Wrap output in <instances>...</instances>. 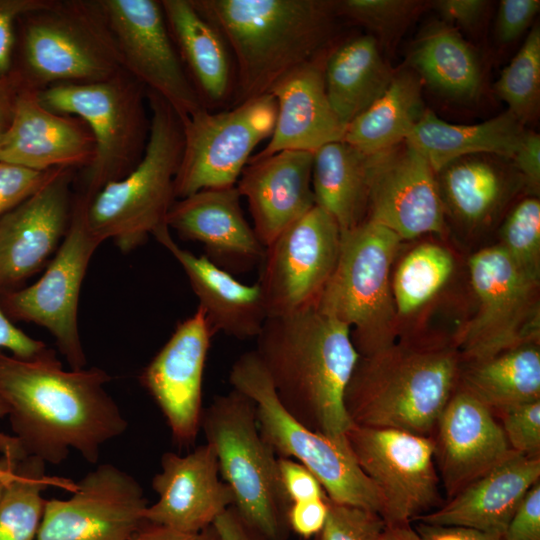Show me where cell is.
<instances>
[{"instance_id":"6da1fadb","label":"cell","mask_w":540,"mask_h":540,"mask_svg":"<svg viewBox=\"0 0 540 540\" xmlns=\"http://www.w3.org/2000/svg\"><path fill=\"white\" fill-rule=\"evenodd\" d=\"M97 367L63 368L53 350L21 358L0 350V417L8 416L25 457L59 465L72 450L96 463L128 422Z\"/></svg>"},{"instance_id":"7a4b0ae2","label":"cell","mask_w":540,"mask_h":540,"mask_svg":"<svg viewBox=\"0 0 540 540\" xmlns=\"http://www.w3.org/2000/svg\"><path fill=\"white\" fill-rule=\"evenodd\" d=\"M256 340L283 407L311 430L344 438L352 426L344 394L360 358L351 329L312 307L268 317Z\"/></svg>"},{"instance_id":"3957f363","label":"cell","mask_w":540,"mask_h":540,"mask_svg":"<svg viewBox=\"0 0 540 540\" xmlns=\"http://www.w3.org/2000/svg\"><path fill=\"white\" fill-rule=\"evenodd\" d=\"M227 42L235 65L230 107L269 93L299 65L335 45L330 0H191Z\"/></svg>"},{"instance_id":"277c9868","label":"cell","mask_w":540,"mask_h":540,"mask_svg":"<svg viewBox=\"0 0 540 540\" xmlns=\"http://www.w3.org/2000/svg\"><path fill=\"white\" fill-rule=\"evenodd\" d=\"M461 363L455 347L410 343L360 356L344 394L352 425L432 436Z\"/></svg>"},{"instance_id":"5b68a950","label":"cell","mask_w":540,"mask_h":540,"mask_svg":"<svg viewBox=\"0 0 540 540\" xmlns=\"http://www.w3.org/2000/svg\"><path fill=\"white\" fill-rule=\"evenodd\" d=\"M147 103L150 132L141 160L122 179L105 185L86 210L89 232L101 243L112 239L125 253L166 225L183 153L179 115L153 91L147 90Z\"/></svg>"},{"instance_id":"8992f818","label":"cell","mask_w":540,"mask_h":540,"mask_svg":"<svg viewBox=\"0 0 540 540\" xmlns=\"http://www.w3.org/2000/svg\"><path fill=\"white\" fill-rule=\"evenodd\" d=\"M17 26L20 60L13 71L24 88L99 82L124 68L100 0H53Z\"/></svg>"},{"instance_id":"52a82bcc","label":"cell","mask_w":540,"mask_h":540,"mask_svg":"<svg viewBox=\"0 0 540 540\" xmlns=\"http://www.w3.org/2000/svg\"><path fill=\"white\" fill-rule=\"evenodd\" d=\"M201 429L232 492V506L265 540H287L290 502L278 457L260 434L253 402L235 389L216 396L203 410Z\"/></svg>"},{"instance_id":"ba28073f","label":"cell","mask_w":540,"mask_h":540,"mask_svg":"<svg viewBox=\"0 0 540 540\" xmlns=\"http://www.w3.org/2000/svg\"><path fill=\"white\" fill-rule=\"evenodd\" d=\"M37 95L47 109L80 118L92 133L94 157L81 169L77 192L89 202L141 160L150 132L147 88L124 68L104 81L56 84Z\"/></svg>"},{"instance_id":"9c48e42d","label":"cell","mask_w":540,"mask_h":540,"mask_svg":"<svg viewBox=\"0 0 540 540\" xmlns=\"http://www.w3.org/2000/svg\"><path fill=\"white\" fill-rule=\"evenodd\" d=\"M229 382L232 389L253 402L260 434L277 457L293 459L306 467L329 500L381 515V494L359 467L346 436L330 438L296 420L279 401L254 350L236 359Z\"/></svg>"},{"instance_id":"30bf717a","label":"cell","mask_w":540,"mask_h":540,"mask_svg":"<svg viewBox=\"0 0 540 540\" xmlns=\"http://www.w3.org/2000/svg\"><path fill=\"white\" fill-rule=\"evenodd\" d=\"M401 238L364 219L341 234L338 261L316 308L352 329L360 356L376 354L395 343L398 317L390 271Z\"/></svg>"},{"instance_id":"8fae6325","label":"cell","mask_w":540,"mask_h":540,"mask_svg":"<svg viewBox=\"0 0 540 540\" xmlns=\"http://www.w3.org/2000/svg\"><path fill=\"white\" fill-rule=\"evenodd\" d=\"M469 273L479 305L455 338L462 361L538 343L539 280L525 273L500 245L471 256Z\"/></svg>"},{"instance_id":"7c38bea8","label":"cell","mask_w":540,"mask_h":540,"mask_svg":"<svg viewBox=\"0 0 540 540\" xmlns=\"http://www.w3.org/2000/svg\"><path fill=\"white\" fill-rule=\"evenodd\" d=\"M277 106L270 93L181 120L183 153L174 181L176 199L203 189L235 186L252 152L273 133Z\"/></svg>"},{"instance_id":"4fadbf2b","label":"cell","mask_w":540,"mask_h":540,"mask_svg":"<svg viewBox=\"0 0 540 540\" xmlns=\"http://www.w3.org/2000/svg\"><path fill=\"white\" fill-rule=\"evenodd\" d=\"M88 203L74 195L67 233L44 274L34 284L6 294L0 304L6 315L46 328L71 369L87 364L78 330V302L88 264L101 244L87 227Z\"/></svg>"},{"instance_id":"5bb4252c","label":"cell","mask_w":540,"mask_h":540,"mask_svg":"<svg viewBox=\"0 0 540 540\" xmlns=\"http://www.w3.org/2000/svg\"><path fill=\"white\" fill-rule=\"evenodd\" d=\"M346 439L381 494L386 525L411 523L442 504L432 436L352 425Z\"/></svg>"},{"instance_id":"9a60e30c","label":"cell","mask_w":540,"mask_h":540,"mask_svg":"<svg viewBox=\"0 0 540 540\" xmlns=\"http://www.w3.org/2000/svg\"><path fill=\"white\" fill-rule=\"evenodd\" d=\"M340 247L338 224L318 205L265 247L257 283L268 317L316 307L334 272Z\"/></svg>"},{"instance_id":"2e32d148","label":"cell","mask_w":540,"mask_h":540,"mask_svg":"<svg viewBox=\"0 0 540 540\" xmlns=\"http://www.w3.org/2000/svg\"><path fill=\"white\" fill-rule=\"evenodd\" d=\"M71 493L46 500L35 540H131L145 523L142 486L113 464L98 465Z\"/></svg>"},{"instance_id":"e0dca14e","label":"cell","mask_w":540,"mask_h":540,"mask_svg":"<svg viewBox=\"0 0 540 540\" xmlns=\"http://www.w3.org/2000/svg\"><path fill=\"white\" fill-rule=\"evenodd\" d=\"M123 67L183 120L204 109L170 36L161 2L100 0Z\"/></svg>"},{"instance_id":"ac0fdd59","label":"cell","mask_w":540,"mask_h":540,"mask_svg":"<svg viewBox=\"0 0 540 540\" xmlns=\"http://www.w3.org/2000/svg\"><path fill=\"white\" fill-rule=\"evenodd\" d=\"M366 219L403 239L445 232L437 174L405 141L367 156Z\"/></svg>"},{"instance_id":"d6986e66","label":"cell","mask_w":540,"mask_h":540,"mask_svg":"<svg viewBox=\"0 0 540 540\" xmlns=\"http://www.w3.org/2000/svg\"><path fill=\"white\" fill-rule=\"evenodd\" d=\"M213 336L197 308L177 325L140 376L180 446L194 444L201 429L203 374Z\"/></svg>"},{"instance_id":"ffe728a7","label":"cell","mask_w":540,"mask_h":540,"mask_svg":"<svg viewBox=\"0 0 540 540\" xmlns=\"http://www.w3.org/2000/svg\"><path fill=\"white\" fill-rule=\"evenodd\" d=\"M74 168H60L37 192L0 218V289L11 288L56 253L71 219Z\"/></svg>"},{"instance_id":"44dd1931","label":"cell","mask_w":540,"mask_h":540,"mask_svg":"<svg viewBox=\"0 0 540 540\" xmlns=\"http://www.w3.org/2000/svg\"><path fill=\"white\" fill-rule=\"evenodd\" d=\"M432 438L448 499L519 454L510 447L492 411L461 388L446 404Z\"/></svg>"},{"instance_id":"7402d4cb","label":"cell","mask_w":540,"mask_h":540,"mask_svg":"<svg viewBox=\"0 0 540 540\" xmlns=\"http://www.w3.org/2000/svg\"><path fill=\"white\" fill-rule=\"evenodd\" d=\"M152 480L158 500L148 505L146 522L182 532H199L234 504L230 488L220 480L213 448L205 443L180 455L166 452Z\"/></svg>"},{"instance_id":"603a6c76","label":"cell","mask_w":540,"mask_h":540,"mask_svg":"<svg viewBox=\"0 0 540 540\" xmlns=\"http://www.w3.org/2000/svg\"><path fill=\"white\" fill-rule=\"evenodd\" d=\"M94 153V138L83 120L49 110L37 91L21 89L11 121L0 133V162L38 171L83 169Z\"/></svg>"},{"instance_id":"cb8c5ba5","label":"cell","mask_w":540,"mask_h":540,"mask_svg":"<svg viewBox=\"0 0 540 540\" xmlns=\"http://www.w3.org/2000/svg\"><path fill=\"white\" fill-rule=\"evenodd\" d=\"M235 186L203 189L176 199L166 225L182 239L199 242L210 261L228 272L260 264L265 247L245 219Z\"/></svg>"},{"instance_id":"d4e9b609","label":"cell","mask_w":540,"mask_h":540,"mask_svg":"<svg viewBox=\"0 0 540 540\" xmlns=\"http://www.w3.org/2000/svg\"><path fill=\"white\" fill-rule=\"evenodd\" d=\"M329 50L294 68L271 88L269 93L277 106L274 130L266 146L250 159L284 150L314 153L342 140L346 127L334 112L325 88L324 63Z\"/></svg>"},{"instance_id":"484cf974","label":"cell","mask_w":540,"mask_h":540,"mask_svg":"<svg viewBox=\"0 0 540 540\" xmlns=\"http://www.w3.org/2000/svg\"><path fill=\"white\" fill-rule=\"evenodd\" d=\"M312 165L313 153L284 150L250 159L243 169L236 188L247 200L252 227L264 247L316 205Z\"/></svg>"},{"instance_id":"4316f807","label":"cell","mask_w":540,"mask_h":540,"mask_svg":"<svg viewBox=\"0 0 540 540\" xmlns=\"http://www.w3.org/2000/svg\"><path fill=\"white\" fill-rule=\"evenodd\" d=\"M183 268L213 334L256 338L268 314L258 283L247 285L206 256L181 248L164 225L152 234Z\"/></svg>"},{"instance_id":"83f0119b","label":"cell","mask_w":540,"mask_h":540,"mask_svg":"<svg viewBox=\"0 0 540 540\" xmlns=\"http://www.w3.org/2000/svg\"><path fill=\"white\" fill-rule=\"evenodd\" d=\"M540 481V457L517 454L414 521L474 528L503 537L528 490Z\"/></svg>"},{"instance_id":"f1b7e54d","label":"cell","mask_w":540,"mask_h":540,"mask_svg":"<svg viewBox=\"0 0 540 540\" xmlns=\"http://www.w3.org/2000/svg\"><path fill=\"white\" fill-rule=\"evenodd\" d=\"M160 2L174 46L203 106L210 111L229 108L235 91V65L227 42L191 0Z\"/></svg>"},{"instance_id":"f546056e","label":"cell","mask_w":540,"mask_h":540,"mask_svg":"<svg viewBox=\"0 0 540 540\" xmlns=\"http://www.w3.org/2000/svg\"><path fill=\"white\" fill-rule=\"evenodd\" d=\"M525 132L508 110L487 121L460 125L425 110L405 142L418 151L435 173L461 157L488 154L511 159Z\"/></svg>"},{"instance_id":"4dcf8cb0","label":"cell","mask_w":540,"mask_h":540,"mask_svg":"<svg viewBox=\"0 0 540 540\" xmlns=\"http://www.w3.org/2000/svg\"><path fill=\"white\" fill-rule=\"evenodd\" d=\"M393 75L370 34L349 38L329 50L324 63L326 93L345 127L384 93Z\"/></svg>"},{"instance_id":"1f68e13d","label":"cell","mask_w":540,"mask_h":540,"mask_svg":"<svg viewBox=\"0 0 540 540\" xmlns=\"http://www.w3.org/2000/svg\"><path fill=\"white\" fill-rule=\"evenodd\" d=\"M408 62L421 81L449 98L472 100L480 92L482 69L477 54L447 22H435L424 29Z\"/></svg>"},{"instance_id":"d6a6232c","label":"cell","mask_w":540,"mask_h":540,"mask_svg":"<svg viewBox=\"0 0 540 540\" xmlns=\"http://www.w3.org/2000/svg\"><path fill=\"white\" fill-rule=\"evenodd\" d=\"M421 91L412 69L394 72L384 93L346 126L341 141L366 156L404 142L426 110Z\"/></svg>"},{"instance_id":"836d02e7","label":"cell","mask_w":540,"mask_h":540,"mask_svg":"<svg viewBox=\"0 0 540 540\" xmlns=\"http://www.w3.org/2000/svg\"><path fill=\"white\" fill-rule=\"evenodd\" d=\"M459 380L495 415L510 407L540 400V350L523 345L477 361H463Z\"/></svg>"},{"instance_id":"e575fe53","label":"cell","mask_w":540,"mask_h":540,"mask_svg":"<svg viewBox=\"0 0 540 540\" xmlns=\"http://www.w3.org/2000/svg\"><path fill=\"white\" fill-rule=\"evenodd\" d=\"M312 188L316 205L328 212L341 234L359 225L367 213V156L343 141L313 153Z\"/></svg>"},{"instance_id":"d590c367","label":"cell","mask_w":540,"mask_h":540,"mask_svg":"<svg viewBox=\"0 0 540 540\" xmlns=\"http://www.w3.org/2000/svg\"><path fill=\"white\" fill-rule=\"evenodd\" d=\"M75 486L70 479L48 475L38 458L20 460L0 498V540H35L46 503L43 491L59 487L72 492Z\"/></svg>"},{"instance_id":"8d00e7d4","label":"cell","mask_w":540,"mask_h":540,"mask_svg":"<svg viewBox=\"0 0 540 540\" xmlns=\"http://www.w3.org/2000/svg\"><path fill=\"white\" fill-rule=\"evenodd\" d=\"M488 154L461 157L436 174H441L445 200L456 216L468 223H480L499 206L504 193L502 171Z\"/></svg>"},{"instance_id":"74e56055","label":"cell","mask_w":540,"mask_h":540,"mask_svg":"<svg viewBox=\"0 0 540 540\" xmlns=\"http://www.w3.org/2000/svg\"><path fill=\"white\" fill-rule=\"evenodd\" d=\"M454 270L452 254L442 246L423 243L397 267L391 288L397 315H408L428 303Z\"/></svg>"},{"instance_id":"f35d334b","label":"cell","mask_w":540,"mask_h":540,"mask_svg":"<svg viewBox=\"0 0 540 540\" xmlns=\"http://www.w3.org/2000/svg\"><path fill=\"white\" fill-rule=\"evenodd\" d=\"M495 91L522 124L536 115L540 99V29L534 26L502 70Z\"/></svg>"},{"instance_id":"ab89813d","label":"cell","mask_w":540,"mask_h":540,"mask_svg":"<svg viewBox=\"0 0 540 540\" xmlns=\"http://www.w3.org/2000/svg\"><path fill=\"white\" fill-rule=\"evenodd\" d=\"M424 7L415 0H342L336 1L339 17H345L369 29L379 43L391 46Z\"/></svg>"},{"instance_id":"60d3db41","label":"cell","mask_w":540,"mask_h":540,"mask_svg":"<svg viewBox=\"0 0 540 540\" xmlns=\"http://www.w3.org/2000/svg\"><path fill=\"white\" fill-rule=\"evenodd\" d=\"M500 246L529 276L540 274V201L536 197L520 201L501 229Z\"/></svg>"},{"instance_id":"b9f144b4","label":"cell","mask_w":540,"mask_h":540,"mask_svg":"<svg viewBox=\"0 0 540 540\" xmlns=\"http://www.w3.org/2000/svg\"><path fill=\"white\" fill-rule=\"evenodd\" d=\"M385 526L377 512L328 499V515L315 540H377Z\"/></svg>"},{"instance_id":"7bdbcfd3","label":"cell","mask_w":540,"mask_h":540,"mask_svg":"<svg viewBox=\"0 0 540 540\" xmlns=\"http://www.w3.org/2000/svg\"><path fill=\"white\" fill-rule=\"evenodd\" d=\"M510 447L527 457H540V400L516 405L498 413Z\"/></svg>"},{"instance_id":"ee69618b","label":"cell","mask_w":540,"mask_h":540,"mask_svg":"<svg viewBox=\"0 0 540 540\" xmlns=\"http://www.w3.org/2000/svg\"><path fill=\"white\" fill-rule=\"evenodd\" d=\"M58 169L38 171L0 162V218L37 192Z\"/></svg>"},{"instance_id":"f6af8a7d","label":"cell","mask_w":540,"mask_h":540,"mask_svg":"<svg viewBox=\"0 0 540 540\" xmlns=\"http://www.w3.org/2000/svg\"><path fill=\"white\" fill-rule=\"evenodd\" d=\"M53 0H0V78L14 68L15 29L24 15L49 6Z\"/></svg>"},{"instance_id":"bcb514c9","label":"cell","mask_w":540,"mask_h":540,"mask_svg":"<svg viewBox=\"0 0 540 540\" xmlns=\"http://www.w3.org/2000/svg\"><path fill=\"white\" fill-rule=\"evenodd\" d=\"M539 9V0L500 1L495 24V33L499 42L511 43L522 36Z\"/></svg>"},{"instance_id":"7dc6e473","label":"cell","mask_w":540,"mask_h":540,"mask_svg":"<svg viewBox=\"0 0 540 540\" xmlns=\"http://www.w3.org/2000/svg\"><path fill=\"white\" fill-rule=\"evenodd\" d=\"M278 466L290 504L327 497L317 478L302 464L290 458L278 457Z\"/></svg>"},{"instance_id":"c3c4849f","label":"cell","mask_w":540,"mask_h":540,"mask_svg":"<svg viewBox=\"0 0 540 540\" xmlns=\"http://www.w3.org/2000/svg\"><path fill=\"white\" fill-rule=\"evenodd\" d=\"M504 540H540V481L525 494L514 512Z\"/></svg>"},{"instance_id":"681fc988","label":"cell","mask_w":540,"mask_h":540,"mask_svg":"<svg viewBox=\"0 0 540 540\" xmlns=\"http://www.w3.org/2000/svg\"><path fill=\"white\" fill-rule=\"evenodd\" d=\"M328 515V498H318L290 504L287 512L289 529L302 538L315 536Z\"/></svg>"},{"instance_id":"f907efd6","label":"cell","mask_w":540,"mask_h":540,"mask_svg":"<svg viewBox=\"0 0 540 540\" xmlns=\"http://www.w3.org/2000/svg\"><path fill=\"white\" fill-rule=\"evenodd\" d=\"M526 183L534 190L540 183V136L525 130L522 139L510 159Z\"/></svg>"},{"instance_id":"816d5d0a","label":"cell","mask_w":540,"mask_h":540,"mask_svg":"<svg viewBox=\"0 0 540 540\" xmlns=\"http://www.w3.org/2000/svg\"><path fill=\"white\" fill-rule=\"evenodd\" d=\"M431 4L446 21L469 29L479 24L488 6L483 0H437Z\"/></svg>"},{"instance_id":"f5cc1de1","label":"cell","mask_w":540,"mask_h":540,"mask_svg":"<svg viewBox=\"0 0 540 540\" xmlns=\"http://www.w3.org/2000/svg\"><path fill=\"white\" fill-rule=\"evenodd\" d=\"M3 348L14 356L30 358L43 352L47 346L13 325L0 305V349Z\"/></svg>"},{"instance_id":"db71d44e","label":"cell","mask_w":540,"mask_h":540,"mask_svg":"<svg viewBox=\"0 0 540 540\" xmlns=\"http://www.w3.org/2000/svg\"><path fill=\"white\" fill-rule=\"evenodd\" d=\"M414 527L421 540H504L474 528L431 525L416 521Z\"/></svg>"},{"instance_id":"11a10c76","label":"cell","mask_w":540,"mask_h":540,"mask_svg":"<svg viewBox=\"0 0 540 540\" xmlns=\"http://www.w3.org/2000/svg\"><path fill=\"white\" fill-rule=\"evenodd\" d=\"M213 526L220 540H265L243 520L233 506L219 515Z\"/></svg>"},{"instance_id":"9f6ffc18","label":"cell","mask_w":540,"mask_h":540,"mask_svg":"<svg viewBox=\"0 0 540 540\" xmlns=\"http://www.w3.org/2000/svg\"><path fill=\"white\" fill-rule=\"evenodd\" d=\"M131 540H220L213 525L199 532H182L146 522Z\"/></svg>"},{"instance_id":"6f0895ef","label":"cell","mask_w":540,"mask_h":540,"mask_svg":"<svg viewBox=\"0 0 540 540\" xmlns=\"http://www.w3.org/2000/svg\"><path fill=\"white\" fill-rule=\"evenodd\" d=\"M22 88L23 84L14 71L0 78V133L11 121L15 101Z\"/></svg>"},{"instance_id":"680465c9","label":"cell","mask_w":540,"mask_h":540,"mask_svg":"<svg viewBox=\"0 0 540 540\" xmlns=\"http://www.w3.org/2000/svg\"><path fill=\"white\" fill-rule=\"evenodd\" d=\"M25 458L15 437L0 432V478L10 481L15 475L14 464Z\"/></svg>"},{"instance_id":"91938a15","label":"cell","mask_w":540,"mask_h":540,"mask_svg":"<svg viewBox=\"0 0 540 540\" xmlns=\"http://www.w3.org/2000/svg\"><path fill=\"white\" fill-rule=\"evenodd\" d=\"M377 540H421L411 523L386 525Z\"/></svg>"},{"instance_id":"94428289","label":"cell","mask_w":540,"mask_h":540,"mask_svg":"<svg viewBox=\"0 0 540 540\" xmlns=\"http://www.w3.org/2000/svg\"><path fill=\"white\" fill-rule=\"evenodd\" d=\"M8 482H9V481H6V480L0 478V498H1V495H2V492H3V489H4V486H5Z\"/></svg>"}]
</instances>
